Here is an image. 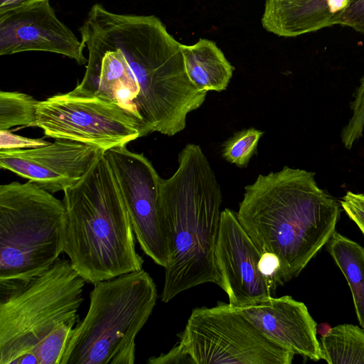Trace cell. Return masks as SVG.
Returning <instances> with one entry per match:
<instances>
[{"label":"cell","instance_id":"cell-22","mask_svg":"<svg viewBox=\"0 0 364 364\" xmlns=\"http://www.w3.org/2000/svg\"><path fill=\"white\" fill-rule=\"evenodd\" d=\"M350 107L352 115L341 132L344 147L350 149L363 135L364 132V75L360 81Z\"/></svg>","mask_w":364,"mask_h":364},{"label":"cell","instance_id":"cell-27","mask_svg":"<svg viewBox=\"0 0 364 364\" xmlns=\"http://www.w3.org/2000/svg\"><path fill=\"white\" fill-rule=\"evenodd\" d=\"M146 363L149 364L194 363L191 356L179 342L169 352L161 354L158 357H151Z\"/></svg>","mask_w":364,"mask_h":364},{"label":"cell","instance_id":"cell-19","mask_svg":"<svg viewBox=\"0 0 364 364\" xmlns=\"http://www.w3.org/2000/svg\"><path fill=\"white\" fill-rule=\"evenodd\" d=\"M38 100L19 92H0V130L15 126L37 127Z\"/></svg>","mask_w":364,"mask_h":364},{"label":"cell","instance_id":"cell-7","mask_svg":"<svg viewBox=\"0 0 364 364\" xmlns=\"http://www.w3.org/2000/svg\"><path fill=\"white\" fill-rule=\"evenodd\" d=\"M86 282L70 259L58 257L18 287L0 289V364H14L59 324L80 321Z\"/></svg>","mask_w":364,"mask_h":364},{"label":"cell","instance_id":"cell-24","mask_svg":"<svg viewBox=\"0 0 364 364\" xmlns=\"http://www.w3.org/2000/svg\"><path fill=\"white\" fill-rule=\"evenodd\" d=\"M364 33V0H350L349 5L335 21Z\"/></svg>","mask_w":364,"mask_h":364},{"label":"cell","instance_id":"cell-18","mask_svg":"<svg viewBox=\"0 0 364 364\" xmlns=\"http://www.w3.org/2000/svg\"><path fill=\"white\" fill-rule=\"evenodd\" d=\"M321 358L330 364H364V328L340 324L320 338Z\"/></svg>","mask_w":364,"mask_h":364},{"label":"cell","instance_id":"cell-9","mask_svg":"<svg viewBox=\"0 0 364 364\" xmlns=\"http://www.w3.org/2000/svg\"><path fill=\"white\" fill-rule=\"evenodd\" d=\"M37 127L46 136L79 141L104 152L151 134L119 105L72 91L38 102Z\"/></svg>","mask_w":364,"mask_h":364},{"label":"cell","instance_id":"cell-11","mask_svg":"<svg viewBox=\"0 0 364 364\" xmlns=\"http://www.w3.org/2000/svg\"><path fill=\"white\" fill-rule=\"evenodd\" d=\"M262 251L239 222L236 213L221 211L215 257L229 303L241 308L273 296L275 290L258 267Z\"/></svg>","mask_w":364,"mask_h":364},{"label":"cell","instance_id":"cell-2","mask_svg":"<svg viewBox=\"0 0 364 364\" xmlns=\"http://www.w3.org/2000/svg\"><path fill=\"white\" fill-rule=\"evenodd\" d=\"M341 205L315 173L285 166L245 186L237 219L256 245L279 259V285L296 277L336 232Z\"/></svg>","mask_w":364,"mask_h":364},{"label":"cell","instance_id":"cell-5","mask_svg":"<svg viewBox=\"0 0 364 364\" xmlns=\"http://www.w3.org/2000/svg\"><path fill=\"white\" fill-rule=\"evenodd\" d=\"M143 269L94 284L84 318L72 330L60 364H133L135 340L156 305Z\"/></svg>","mask_w":364,"mask_h":364},{"label":"cell","instance_id":"cell-20","mask_svg":"<svg viewBox=\"0 0 364 364\" xmlns=\"http://www.w3.org/2000/svg\"><path fill=\"white\" fill-rule=\"evenodd\" d=\"M263 134L262 131L254 127L235 133L223 144L222 156L239 168L246 167L255 153Z\"/></svg>","mask_w":364,"mask_h":364},{"label":"cell","instance_id":"cell-15","mask_svg":"<svg viewBox=\"0 0 364 364\" xmlns=\"http://www.w3.org/2000/svg\"><path fill=\"white\" fill-rule=\"evenodd\" d=\"M350 0H267L262 24L279 36L295 37L335 25Z\"/></svg>","mask_w":364,"mask_h":364},{"label":"cell","instance_id":"cell-16","mask_svg":"<svg viewBox=\"0 0 364 364\" xmlns=\"http://www.w3.org/2000/svg\"><path fill=\"white\" fill-rule=\"evenodd\" d=\"M186 74L200 90L221 92L226 90L234 70L215 43L200 39L191 46L181 44Z\"/></svg>","mask_w":364,"mask_h":364},{"label":"cell","instance_id":"cell-4","mask_svg":"<svg viewBox=\"0 0 364 364\" xmlns=\"http://www.w3.org/2000/svg\"><path fill=\"white\" fill-rule=\"evenodd\" d=\"M63 252L87 283L142 269L135 235L114 172L105 154L64 191Z\"/></svg>","mask_w":364,"mask_h":364},{"label":"cell","instance_id":"cell-3","mask_svg":"<svg viewBox=\"0 0 364 364\" xmlns=\"http://www.w3.org/2000/svg\"><path fill=\"white\" fill-rule=\"evenodd\" d=\"M158 203L168 252L161 301L208 282L223 289L215 257L222 193L199 145L179 152L175 173L161 179Z\"/></svg>","mask_w":364,"mask_h":364},{"label":"cell","instance_id":"cell-6","mask_svg":"<svg viewBox=\"0 0 364 364\" xmlns=\"http://www.w3.org/2000/svg\"><path fill=\"white\" fill-rule=\"evenodd\" d=\"M63 201L32 181L0 186V289L28 282L63 252Z\"/></svg>","mask_w":364,"mask_h":364},{"label":"cell","instance_id":"cell-10","mask_svg":"<svg viewBox=\"0 0 364 364\" xmlns=\"http://www.w3.org/2000/svg\"><path fill=\"white\" fill-rule=\"evenodd\" d=\"M127 208L133 230L143 252L164 268L168 252L159 214V190L161 178L143 154L126 146L106 151Z\"/></svg>","mask_w":364,"mask_h":364},{"label":"cell","instance_id":"cell-26","mask_svg":"<svg viewBox=\"0 0 364 364\" xmlns=\"http://www.w3.org/2000/svg\"><path fill=\"white\" fill-rule=\"evenodd\" d=\"M260 272L269 280L272 288L276 290L279 286V272L280 262L279 258L273 253H262L258 264Z\"/></svg>","mask_w":364,"mask_h":364},{"label":"cell","instance_id":"cell-23","mask_svg":"<svg viewBox=\"0 0 364 364\" xmlns=\"http://www.w3.org/2000/svg\"><path fill=\"white\" fill-rule=\"evenodd\" d=\"M340 205L364 235V193L348 191L341 198Z\"/></svg>","mask_w":364,"mask_h":364},{"label":"cell","instance_id":"cell-13","mask_svg":"<svg viewBox=\"0 0 364 364\" xmlns=\"http://www.w3.org/2000/svg\"><path fill=\"white\" fill-rule=\"evenodd\" d=\"M83 42L56 16L49 0L0 14V55L45 51L68 57L78 64L87 60Z\"/></svg>","mask_w":364,"mask_h":364},{"label":"cell","instance_id":"cell-17","mask_svg":"<svg viewBox=\"0 0 364 364\" xmlns=\"http://www.w3.org/2000/svg\"><path fill=\"white\" fill-rule=\"evenodd\" d=\"M327 250L348 283L359 323L364 328V247L336 231L327 242Z\"/></svg>","mask_w":364,"mask_h":364},{"label":"cell","instance_id":"cell-8","mask_svg":"<svg viewBox=\"0 0 364 364\" xmlns=\"http://www.w3.org/2000/svg\"><path fill=\"white\" fill-rule=\"evenodd\" d=\"M179 343L194 363L291 364L294 353L267 338L231 304L196 308Z\"/></svg>","mask_w":364,"mask_h":364},{"label":"cell","instance_id":"cell-12","mask_svg":"<svg viewBox=\"0 0 364 364\" xmlns=\"http://www.w3.org/2000/svg\"><path fill=\"white\" fill-rule=\"evenodd\" d=\"M104 153L89 144L55 139L37 148L0 149V166L54 193L77 183Z\"/></svg>","mask_w":364,"mask_h":364},{"label":"cell","instance_id":"cell-28","mask_svg":"<svg viewBox=\"0 0 364 364\" xmlns=\"http://www.w3.org/2000/svg\"><path fill=\"white\" fill-rule=\"evenodd\" d=\"M44 0H0V14Z\"/></svg>","mask_w":364,"mask_h":364},{"label":"cell","instance_id":"cell-1","mask_svg":"<svg viewBox=\"0 0 364 364\" xmlns=\"http://www.w3.org/2000/svg\"><path fill=\"white\" fill-rule=\"evenodd\" d=\"M80 32L85 48L123 53L139 91L137 112L150 133L171 136L181 132L188 114L205 102L207 91L189 80L180 43L157 17L116 14L96 4Z\"/></svg>","mask_w":364,"mask_h":364},{"label":"cell","instance_id":"cell-25","mask_svg":"<svg viewBox=\"0 0 364 364\" xmlns=\"http://www.w3.org/2000/svg\"><path fill=\"white\" fill-rule=\"evenodd\" d=\"M41 139H31L15 134L9 129L0 130V149H31L49 144Z\"/></svg>","mask_w":364,"mask_h":364},{"label":"cell","instance_id":"cell-21","mask_svg":"<svg viewBox=\"0 0 364 364\" xmlns=\"http://www.w3.org/2000/svg\"><path fill=\"white\" fill-rule=\"evenodd\" d=\"M77 321L59 324L33 350L38 364H60L68 341Z\"/></svg>","mask_w":364,"mask_h":364},{"label":"cell","instance_id":"cell-14","mask_svg":"<svg viewBox=\"0 0 364 364\" xmlns=\"http://www.w3.org/2000/svg\"><path fill=\"white\" fill-rule=\"evenodd\" d=\"M235 309L274 343L314 361L321 359L316 323L304 303L290 296H272Z\"/></svg>","mask_w":364,"mask_h":364}]
</instances>
